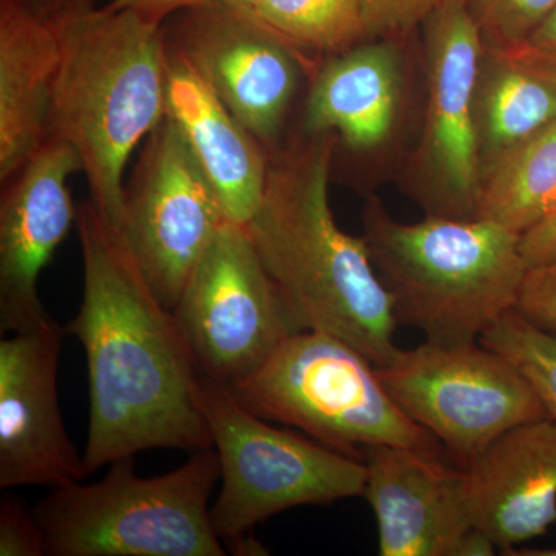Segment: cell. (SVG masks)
Listing matches in <instances>:
<instances>
[{"label":"cell","instance_id":"cell-1","mask_svg":"<svg viewBox=\"0 0 556 556\" xmlns=\"http://www.w3.org/2000/svg\"><path fill=\"white\" fill-rule=\"evenodd\" d=\"M84 288L65 327L86 351L89 477L149 450L212 447L200 404L201 372L174 313L149 287L123 232L90 200L76 214Z\"/></svg>","mask_w":556,"mask_h":556},{"label":"cell","instance_id":"cell-2","mask_svg":"<svg viewBox=\"0 0 556 556\" xmlns=\"http://www.w3.org/2000/svg\"><path fill=\"white\" fill-rule=\"evenodd\" d=\"M336 148L331 131H303L268 153L265 193L247 228L303 327L342 339L380 367L396 353L399 324L364 237L340 229L332 214Z\"/></svg>","mask_w":556,"mask_h":556},{"label":"cell","instance_id":"cell-3","mask_svg":"<svg viewBox=\"0 0 556 556\" xmlns=\"http://www.w3.org/2000/svg\"><path fill=\"white\" fill-rule=\"evenodd\" d=\"M56 27L61 64L51 138L76 150L89 200L121 230L127 164L166 116L163 24L108 5L80 11Z\"/></svg>","mask_w":556,"mask_h":556},{"label":"cell","instance_id":"cell-4","mask_svg":"<svg viewBox=\"0 0 556 556\" xmlns=\"http://www.w3.org/2000/svg\"><path fill=\"white\" fill-rule=\"evenodd\" d=\"M362 219L397 324L419 329L427 342H479L504 314L517 309L529 273L518 233L484 218L430 215L404 225L375 199Z\"/></svg>","mask_w":556,"mask_h":556},{"label":"cell","instance_id":"cell-5","mask_svg":"<svg viewBox=\"0 0 556 556\" xmlns=\"http://www.w3.org/2000/svg\"><path fill=\"white\" fill-rule=\"evenodd\" d=\"M219 479L214 447L152 478L121 457L100 481L51 489L33 510L50 556H225L208 506Z\"/></svg>","mask_w":556,"mask_h":556},{"label":"cell","instance_id":"cell-6","mask_svg":"<svg viewBox=\"0 0 556 556\" xmlns=\"http://www.w3.org/2000/svg\"><path fill=\"white\" fill-rule=\"evenodd\" d=\"M229 390L263 419L298 428L357 459L378 445L447 455L430 431L399 408L367 356L317 329L295 332Z\"/></svg>","mask_w":556,"mask_h":556},{"label":"cell","instance_id":"cell-7","mask_svg":"<svg viewBox=\"0 0 556 556\" xmlns=\"http://www.w3.org/2000/svg\"><path fill=\"white\" fill-rule=\"evenodd\" d=\"M200 404L222 468V490L211 506L219 540L244 536L288 508L364 496L365 460L291 428L270 426L228 387L203 376Z\"/></svg>","mask_w":556,"mask_h":556},{"label":"cell","instance_id":"cell-8","mask_svg":"<svg viewBox=\"0 0 556 556\" xmlns=\"http://www.w3.org/2000/svg\"><path fill=\"white\" fill-rule=\"evenodd\" d=\"M376 368L399 408L463 468L510 428L548 417L530 380L481 342L426 340Z\"/></svg>","mask_w":556,"mask_h":556},{"label":"cell","instance_id":"cell-9","mask_svg":"<svg viewBox=\"0 0 556 556\" xmlns=\"http://www.w3.org/2000/svg\"><path fill=\"white\" fill-rule=\"evenodd\" d=\"M172 313L201 376L228 388L305 329L247 226L232 222L208 244Z\"/></svg>","mask_w":556,"mask_h":556},{"label":"cell","instance_id":"cell-10","mask_svg":"<svg viewBox=\"0 0 556 556\" xmlns=\"http://www.w3.org/2000/svg\"><path fill=\"white\" fill-rule=\"evenodd\" d=\"M229 222L185 135L164 116L124 186L123 232L139 270L170 311L197 263Z\"/></svg>","mask_w":556,"mask_h":556},{"label":"cell","instance_id":"cell-11","mask_svg":"<svg viewBox=\"0 0 556 556\" xmlns=\"http://www.w3.org/2000/svg\"><path fill=\"white\" fill-rule=\"evenodd\" d=\"M167 46L190 62L208 89L266 152L283 142L289 109L308 56L222 0L179 11L163 24Z\"/></svg>","mask_w":556,"mask_h":556},{"label":"cell","instance_id":"cell-12","mask_svg":"<svg viewBox=\"0 0 556 556\" xmlns=\"http://www.w3.org/2000/svg\"><path fill=\"white\" fill-rule=\"evenodd\" d=\"M428 22V113L426 160L431 175V215L475 218L481 161L477 89L481 33L467 0H452Z\"/></svg>","mask_w":556,"mask_h":556},{"label":"cell","instance_id":"cell-13","mask_svg":"<svg viewBox=\"0 0 556 556\" xmlns=\"http://www.w3.org/2000/svg\"><path fill=\"white\" fill-rule=\"evenodd\" d=\"M53 318L0 342V489L86 481L58 396L62 339Z\"/></svg>","mask_w":556,"mask_h":556},{"label":"cell","instance_id":"cell-14","mask_svg":"<svg viewBox=\"0 0 556 556\" xmlns=\"http://www.w3.org/2000/svg\"><path fill=\"white\" fill-rule=\"evenodd\" d=\"M83 172L76 150L51 138L17 174L2 182L0 197V328L24 331L50 318L38 280L56 249L76 226L68 179Z\"/></svg>","mask_w":556,"mask_h":556},{"label":"cell","instance_id":"cell-15","mask_svg":"<svg viewBox=\"0 0 556 556\" xmlns=\"http://www.w3.org/2000/svg\"><path fill=\"white\" fill-rule=\"evenodd\" d=\"M445 456L378 445L364 453V496L375 510L382 556H459L471 529L466 468Z\"/></svg>","mask_w":556,"mask_h":556},{"label":"cell","instance_id":"cell-16","mask_svg":"<svg viewBox=\"0 0 556 556\" xmlns=\"http://www.w3.org/2000/svg\"><path fill=\"white\" fill-rule=\"evenodd\" d=\"M475 529L497 548L544 535L556 522V420H532L496 438L466 467Z\"/></svg>","mask_w":556,"mask_h":556},{"label":"cell","instance_id":"cell-17","mask_svg":"<svg viewBox=\"0 0 556 556\" xmlns=\"http://www.w3.org/2000/svg\"><path fill=\"white\" fill-rule=\"evenodd\" d=\"M166 115L185 135L229 222L247 226L262 204L269 155L179 51L167 46Z\"/></svg>","mask_w":556,"mask_h":556},{"label":"cell","instance_id":"cell-18","mask_svg":"<svg viewBox=\"0 0 556 556\" xmlns=\"http://www.w3.org/2000/svg\"><path fill=\"white\" fill-rule=\"evenodd\" d=\"M60 64L56 24L0 0V182L50 141Z\"/></svg>","mask_w":556,"mask_h":556},{"label":"cell","instance_id":"cell-19","mask_svg":"<svg viewBox=\"0 0 556 556\" xmlns=\"http://www.w3.org/2000/svg\"><path fill=\"white\" fill-rule=\"evenodd\" d=\"M397 97L399 62L393 47H351L332 54L314 75L303 131H331L346 148L376 149L393 130Z\"/></svg>","mask_w":556,"mask_h":556},{"label":"cell","instance_id":"cell-20","mask_svg":"<svg viewBox=\"0 0 556 556\" xmlns=\"http://www.w3.org/2000/svg\"><path fill=\"white\" fill-rule=\"evenodd\" d=\"M556 121V60L530 43L482 50L477 89L481 178L497 161Z\"/></svg>","mask_w":556,"mask_h":556},{"label":"cell","instance_id":"cell-21","mask_svg":"<svg viewBox=\"0 0 556 556\" xmlns=\"http://www.w3.org/2000/svg\"><path fill=\"white\" fill-rule=\"evenodd\" d=\"M556 206V121L482 175L475 218L522 236Z\"/></svg>","mask_w":556,"mask_h":556},{"label":"cell","instance_id":"cell-22","mask_svg":"<svg viewBox=\"0 0 556 556\" xmlns=\"http://www.w3.org/2000/svg\"><path fill=\"white\" fill-rule=\"evenodd\" d=\"M247 14L306 56H332L365 38L362 0H257Z\"/></svg>","mask_w":556,"mask_h":556},{"label":"cell","instance_id":"cell-23","mask_svg":"<svg viewBox=\"0 0 556 556\" xmlns=\"http://www.w3.org/2000/svg\"><path fill=\"white\" fill-rule=\"evenodd\" d=\"M479 342L508 358L530 380L551 419L556 420V334L519 311H508Z\"/></svg>","mask_w":556,"mask_h":556},{"label":"cell","instance_id":"cell-24","mask_svg":"<svg viewBox=\"0 0 556 556\" xmlns=\"http://www.w3.org/2000/svg\"><path fill=\"white\" fill-rule=\"evenodd\" d=\"M467 5L484 49L508 50L529 43L554 13L556 0H467Z\"/></svg>","mask_w":556,"mask_h":556},{"label":"cell","instance_id":"cell-25","mask_svg":"<svg viewBox=\"0 0 556 556\" xmlns=\"http://www.w3.org/2000/svg\"><path fill=\"white\" fill-rule=\"evenodd\" d=\"M452 0H362L365 38L404 35Z\"/></svg>","mask_w":556,"mask_h":556},{"label":"cell","instance_id":"cell-26","mask_svg":"<svg viewBox=\"0 0 556 556\" xmlns=\"http://www.w3.org/2000/svg\"><path fill=\"white\" fill-rule=\"evenodd\" d=\"M43 555L46 541L35 510L7 493L0 501V556Z\"/></svg>","mask_w":556,"mask_h":556},{"label":"cell","instance_id":"cell-27","mask_svg":"<svg viewBox=\"0 0 556 556\" xmlns=\"http://www.w3.org/2000/svg\"><path fill=\"white\" fill-rule=\"evenodd\" d=\"M517 311L538 327L556 334V262L529 269Z\"/></svg>","mask_w":556,"mask_h":556},{"label":"cell","instance_id":"cell-28","mask_svg":"<svg viewBox=\"0 0 556 556\" xmlns=\"http://www.w3.org/2000/svg\"><path fill=\"white\" fill-rule=\"evenodd\" d=\"M519 249L529 269L556 262V206L522 233Z\"/></svg>","mask_w":556,"mask_h":556},{"label":"cell","instance_id":"cell-29","mask_svg":"<svg viewBox=\"0 0 556 556\" xmlns=\"http://www.w3.org/2000/svg\"><path fill=\"white\" fill-rule=\"evenodd\" d=\"M211 2L214 0H112L109 5L113 9L135 11L146 20L164 24L179 11L195 9Z\"/></svg>","mask_w":556,"mask_h":556},{"label":"cell","instance_id":"cell-30","mask_svg":"<svg viewBox=\"0 0 556 556\" xmlns=\"http://www.w3.org/2000/svg\"><path fill=\"white\" fill-rule=\"evenodd\" d=\"M40 20L60 22L73 14L97 7V0H14Z\"/></svg>","mask_w":556,"mask_h":556},{"label":"cell","instance_id":"cell-31","mask_svg":"<svg viewBox=\"0 0 556 556\" xmlns=\"http://www.w3.org/2000/svg\"><path fill=\"white\" fill-rule=\"evenodd\" d=\"M533 49L556 60V9L529 40Z\"/></svg>","mask_w":556,"mask_h":556},{"label":"cell","instance_id":"cell-32","mask_svg":"<svg viewBox=\"0 0 556 556\" xmlns=\"http://www.w3.org/2000/svg\"><path fill=\"white\" fill-rule=\"evenodd\" d=\"M222 2H225L226 5L232 7V9L248 13V11L255 5L257 0H222Z\"/></svg>","mask_w":556,"mask_h":556},{"label":"cell","instance_id":"cell-33","mask_svg":"<svg viewBox=\"0 0 556 556\" xmlns=\"http://www.w3.org/2000/svg\"><path fill=\"white\" fill-rule=\"evenodd\" d=\"M510 555H525V556H556V551H526V552H511Z\"/></svg>","mask_w":556,"mask_h":556}]
</instances>
